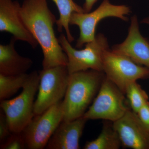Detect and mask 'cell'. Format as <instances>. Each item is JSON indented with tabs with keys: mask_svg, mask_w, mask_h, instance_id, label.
<instances>
[{
	"mask_svg": "<svg viewBox=\"0 0 149 149\" xmlns=\"http://www.w3.org/2000/svg\"><path fill=\"white\" fill-rule=\"evenodd\" d=\"M20 13L27 29L42 51L43 69L67 65V56L54 29L57 19L47 0H24Z\"/></svg>",
	"mask_w": 149,
	"mask_h": 149,
	"instance_id": "obj_1",
	"label": "cell"
},
{
	"mask_svg": "<svg viewBox=\"0 0 149 149\" xmlns=\"http://www.w3.org/2000/svg\"><path fill=\"white\" fill-rule=\"evenodd\" d=\"M103 72L93 70L70 74L63 104V121L82 117L93 101L103 80Z\"/></svg>",
	"mask_w": 149,
	"mask_h": 149,
	"instance_id": "obj_2",
	"label": "cell"
},
{
	"mask_svg": "<svg viewBox=\"0 0 149 149\" xmlns=\"http://www.w3.org/2000/svg\"><path fill=\"white\" fill-rule=\"evenodd\" d=\"M40 80L39 72H31L18 96L1 101V109L6 116L12 133H21L35 116L34 100Z\"/></svg>",
	"mask_w": 149,
	"mask_h": 149,
	"instance_id": "obj_3",
	"label": "cell"
},
{
	"mask_svg": "<svg viewBox=\"0 0 149 149\" xmlns=\"http://www.w3.org/2000/svg\"><path fill=\"white\" fill-rule=\"evenodd\" d=\"M58 39L67 56V67L69 74L88 70L103 72V55L109 49L107 39L103 34L96 35L93 41L86 43L85 48L81 50L73 48L63 34Z\"/></svg>",
	"mask_w": 149,
	"mask_h": 149,
	"instance_id": "obj_4",
	"label": "cell"
},
{
	"mask_svg": "<svg viewBox=\"0 0 149 149\" xmlns=\"http://www.w3.org/2000/svg\"><path fill=\"white\" fill-rule=\"evenodd\" d=\"M38 94L34 104L35 116L42 114L62 100L66 93L70 74L67 65L40 70Z\"/></svg>",
	"mask_w": 149,
	"mask_h": 149,
	"instance_id": "obj_5",
	"label": "cell"
},
{
	"mask_svg": "<svg viewBox=\"0 0 149 149\" xmlns=\"http://www.w3.org/2000/svg\"><path fill=\"white\" fill-rule=\"evenodd\" d=\"M123 92L105 77L92 105L83 116L87 120L104 119L116 121L129 109L125 104Z\"/></svg>",
	"mask_w": 149,
	"mask_h": 149,
	"instance_id": "obj_6",
	"label": "cell"
},
{
	"mask_svg": "<svg viewBox=\"0 0 149 149\" xmlns=\"http://www.w3.org/2000/svg\"><path fill=\"white\" fill-rule=\"evenodd\" d=\"M131 12L130 8L124 5L113 4L109 0H103L96 9L89 13H73L70 20V24L79 27L80 36L77 40L76 47H83L86 43L93 41L96 37L97 25L101 20L109 17H116L128 21L126 15Z\"/></svg>",
	"mask_w": 149,
	"mask_h": 149,
	"instance_id": "obj_7",
	"label": "cell"
},
{
	"mask_svg": "<svg viewBox=\"0 0 149 149\" xmlns=\"http://www.w3.org/2000/svg\"><path fill=\"white\" fill-rule=\"evenodd\" d=\"M63 100L42 114L35 115L22 131L26 148L42 149L63 120Z\"/></svg>",
	"mask_w": 149,
	"mask_h": 149,
	"instance_id": "obj_8",
	"label": "cell"
},
{
	"mask_svg": "<svg viewBox=\"0 0 149 149\" xmlns=\"http://www.w3.org/2000/svg\"><path fill=\"white\" fill-rule=\"evenodd\" d=\"M103 72L125 94L129 84L149 78V69L136 63L126 56L108 49L102 57Z\"/></svg>",
	"mask_w": 149,
	"mask_h": 149,
	"instance_id": "obj_9",
	"label": "cell"
},
{
	"mask_svg": "<svg viewBox=\"0 0 149 149\" xmlns=\"http://www.w3.org/2000/svg\"><path fill=\"white\" fill-rule=\"evenodd\" d=\"M112 126L123 147L149 149V130L133 111L128 109L122 117L113 122Z\"/></svg>",
	"mask_w": 149,
	"mask_h": 149,
	"instance_id": "obj_10",
	"label": "cell"
},
{
	"mask_svg": "<svg viewBox=\"0 0 149 149\" xmlns=\"http://www.w3.org/2000/svg\"><path fill=\"white\" fill-rule=\"evenodd\" d=\"M21 5L13 0H0V31L13 35L35 49L39 45L26 27L20 13Z\"/></svg>",
	"mask_w": 149,
	"mask_h": 149,
	"instance_id": "obj_11",
	"label": "cell"
},
{
	"mask_svg": "<svg viewBox=\"0 0 149 149\" xmlns=\"http://www.w3.org/2000/svg\"><path fill=\"white\" fill-rule=\"evenodd\" d=\"M112 50L126 56L137 64L145 65L149 69V41L140 33L136 15L131 17L126 39L120 44L113 46Z\"/></svg>",
	"mask_w": 149,
	"mask_h": 149,
	"instance_id": "obj_12",
	"label": "cell"
},
{
	"mask_svg": "<svg viewBox=\"0 0 149 149\" xmlns=\"http://www.w3.org/2000/svg\"><path fill=\"white\" fill-rule=\"evenodd\" d=\"M87 119L83 116L58 125L46 147L47 149H80L79 141Z\"/></svg>",
	"mask_w": 149,
	"mask_h": 149,
	"instance_id": "obj_13",
	"label": "cell"
},
{
	"mask_svg": "<svg viewBox=\"0 0 149 149\" xmlns=\"http://www.w3.org/2000/svg\"><path fill=\"white\" fill-rule=\"evenodd\" d=\"M16 41L12 37L9 44L0 45V74L10 75L26 73L33 64L32 59L17 52L15 47Z\"/></svg>",
	"mask_w": 149,
	"mask_h": 149,
	"instance_id": "obj_14",
	"label": "cell"
},
{
	"mask_svg": "<svg viewBox=\"0 0 149 149\" xmlns=\"http://www.w3.org/2000/svg\"><path fill=\"white\" fill-rule=\"evenodd\" d=\"M56 4L59 13V18L56 22L59 32L65 31L66 36L70 43L74 40L69 28L70 20L73 13H84L83 8L76 3L73 0H52Z\"/></svg>",
	"mask_w": 149,
	"mask_h": 149,
	"instance_id": "obj_15",
	"label": "cell"
},
{
	"mask_svg": "<svg viewBox=\"0 0 149 149\" xmlns=\"http://www.w3.org/2000/svg\"><path fill=\"white\" fill-rule=\"evenodd\" d=\"M121 146L119 136L113 126L105 125L98 137L93 141L86 142L83 149H118Z\"/></svg>",
	"mask_w": 149,
	"mask_h": 149,
	"instance_id": "obj_16",
	"label": "cell"
},
{
	"mask_svg": "<svg viewBox=\"0 0 149 149\" xmlns=\"http://www.w3.org/2000/svg\"><path fill=\"white\" fill-rule=\"evenodd\" d=\"M29 74L6 75L0 74V100H8L23 88Z\"/></svg>",
	"mask_w": 149,
	"mask_h": 149,
	"instance_id": "obj_17",
	"label": "cell"
},
{
	"mask_svg": "<svg viewBox=\"0 0 149 149\" xmlns=\"http://www.w3.org/2000/svg\"><path fill=\"white\" fill-rule=\"evenodd\" d=\"M125 94L129 100L132 111L136 113L148 102V94L136 81L130 83L127 86Z\"/></svg>",
	"mask_w": 149,
	"mask_h": 149,
	"instance_id": "obj_18",
	"label": "cell"
},
{
	"mask_svg": "<svg viewBox=\"0 0 149 149\" xmlns=\"http://www.w3.org/2000/svg\"><path fill=\"white\" fill-rule=\"evenodd\" d=\"M26 148L25 141L21 133H13L5 141L1 143V149Z\"/></svg>",
	"mask_w": 149,
	"mask_h": 149,
	"instance_id": "obj_19",
	"label": "cell"
},
{
	"mask_svg": "<svg viewBox=\"0 0 149 149\" xmlns=\"http://www.w3.org/2000/svg\"><path fill=\"white\" fill-rule=\"evenodd\" d=\"M8 120L4 112L1 109L0 111V142L2 143L12 134Z\"/></svg>",
	"mask_w": 149,
	"mask_h": 149,
	"instance_id": "obj_20",
	"label": "cell"
},
{
	"mask_svg": "<svg viewBox=\"0 0 149 149\" xmlns=\"http://www.w3.org/2000/svg\"><path fill=\"white\" fill-rule=\"evenodd\" d=\"M136 113L143 124L149 130V102L146 103Z\"/></svg>",
	"mask_w": 149,
	"mask_h": 149,
	"instance_id": "obj_21",
	"label": "cell"
},
{
	"mask_svg": "<svg viewBox=\"0 0 149 149\" xmlns=\"http://www.w3.org/2000/svg\"><path fill=\"white\" fill-rule=\"evenodd\" d=\"M97 1L98 0H85L83 7L84 13H89L91 12L93 6Z\"/></svg>",
	"mask_w": 149,
	"mask_h": 149,
	"instance_id": "obj_22",
	"label": "cell"
},
{
	"mask_svg": "<svg viewBox=\"0 0 149 149\" xmlns=\"http://www.w3.org/2000/svg\"><path fill=\"white\" fill-rule=\"evenodd\" d=\"M143 22L144 23H147V24H149V19L148 18H146L143 20Z\"/></svg>",
	"mask_w": 149,
	"mask_h": 149,
	"instance_id": "obj_23",
	"label": "cell"
}]
</instances>
